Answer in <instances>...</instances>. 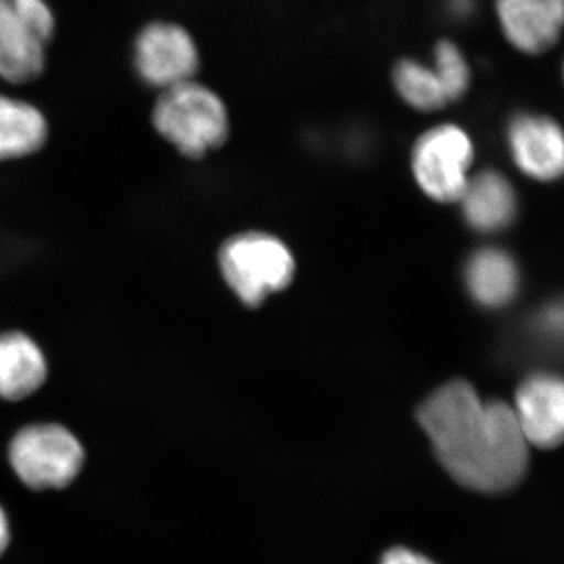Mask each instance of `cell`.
<instances>
[{"label":"cell","mask_w":564,"mask_h":564,"mask_svg":"<svg viewBox=\"0 0 564 564\" xmlns=\"http://www.w3.org/2000/svg\"><path fill=\"white\" fill-rule=\"evenodd\" d=\"M434 73L443 84L448 102L459 101L470 85V68L462 50L452 41L443 40L434 47Z\"/></svg>","instance_id":"cell-16"},{"label":"cell","mask_w":564,"mask_h":564,"mask_svg":"<svg viewBox=\"0 0 564 564\" xmlns=\"http://www.w3.org/2000/svg\"><path fill=\"white\" fill-rule=\"evenodd\" d=\"M392 82L400 98L415 110L434 111L451 104L433 66L430 68L413 58L397 62Z\"/></svg>","instance_id":"cell-15"},{"label":"cell","mask_w":564,"mask_h":564,"mask_svg":"<svg viewBox=\"0 0 564 564\" xmlns=\"http://www.w3.org/2000/svg\"><path fill=\"white\" fill-rule=\"evenodd\" d=\"M47 137L50 126L35 106L0 95V162L35 154Z\"/></svg>","instance_id":"cell-14"},{"label":"cell","mask_w":564,"mask_h":564,"mask_svg":"<svg viewBox=\"0 0 564 564\" xmlns=\"http://www.w3.org/2000/svg\"><path fill=\"white\" fill-rule=\"evenodd\" d=\"M563 82H564V62H563Z\"/></svg>","instance_id":"cell-19"},{"label":"cell","mask_w":564,"mask_h":564,"mask_svg":"<svg viewBox=\"0 0 564 564\" xmlns=\"http://www.w3.org/2000/svg\"><path fill=\"white\" fill-rule=\"evenodd\" d=\"M162 139L188 159H202L228 139V110L220 96L195 80L166 88L152 110Z\"/></svg>","instance_id":"cell-2"},{"label":"cell","mask_w":564,"mask_h":564,"mask_svg":"<svg viewBox=\"0 0 564 564\" xmlns=\"http://www.w3.org/2000/svg\"><path fill=\"white\" fill-rule=\"evenodd\" d=\"M458 203L464 220L481 234L505 231L513 225L519 212L513 184L494 170L470 176Z\"/></svg>","instance_id":"cell-11"},{"label":"cell","mask_w":564,"mask_h":564,"mask_svg":"<svg viewBox=\"0 0 564 564\" xmlns=\"http://www.w3.org/2000/svg\"><path fill=\"white\" fill-rule=\"evenodd\" d=\"M46 355L29 334L0 333V399L20 402L46 383Z\"/></svg>","instance_id":"cell-13"},{"label":"cell","mask_w":564,"mask_h":564,"mask_svg":"<svg viewBox=\"0 0 564 564\" xmlns=\"http://www.w3.org/2000/svg\"><path fill=\"white\" fill-rule=\"evenodd\" d=\"M380 564H436L425 555L410 551V549L397 547L386 552Z\"/></svg>","instance_id":"cell-17"},{"label":"cell","mask_w":564,"mask_h":564,"mask_svg":"<svg viewBox=\"0 0 564 564\" xmlns=\"http://www.w3.org/2000/svg\"><path fill=\"white\" fill-rule=\"evenodd\" d=\"M464 285L470 299L485 310H503L521 291V270L502 248H480L464 265Z\"/></svg>","instance_id":"cell-12"},{"label":"cell","mask_w":564,"mask_h":564,"mask_svg":"<svg viewBox=\"0 0 564 564\" xmlns=\"http://www.w3.org/2000/svg\"><path fill=\"white\" fill-rule=\"evenodd\" d=\"M417 419L437 459L464 488L499 494L524 478L530 445L510 403L484 400L473 384L454 380L422 403Z\"/></svg>","instance_id":"cell-1"},{"label":"cell","mask_w":564,"mask_h":564,"mask_svg":"<svg viewBox=\"0 0 564 564\" xmlns=\"http://www.w3.org/2000/svg\"><path fill=\"white\" fill-rule=\"evenodd\" d=\"M133 65L144 84L163 91L193 80L199 68L198 47L181 25L152 22L135 41Z\"/></svg>","instance_id":"cell-7"},{"label":"cell","mask_w":564,"mask_h":564,"mask_svg":"<svg viewBox=\"0 0 564 564\" xmlns=\"http://www.w3.org/2000/svg\"><path fill=\"white\" fill-rule=\"evenodd\" d=\"M220 269L232 292L248 306H258L291 284L295 261L278 237L245 232L223 245Z\"/></svg>","instance_id":"cell-3"},{"label":"cell","mask_w":564,"mask_h":564,"mask_svg":"<svg viewBox=\"0 0 564 564\" xmlns=\"http://www.w3.org/2000/svg\"><path fill=\"white\" fill-rule=\"evenodd\" d=\"M496 14L505 39L522 54H545L564 33V0H496Z\"/></svg>","instance_id":"cell-10"},{"label":"cell","mask_w":564,"mask_h":564,"mask_svg":"<svg viewBox=\"0 0 564 564\" xmlns=\"http://www.w3.org/2000/svg\"><path fill=\"white\" fill-rule=\"evenodd\" d=\"M511 159L530 180L555 182L564 177V128L551 115H514L507 128Z\"/></svg>","instance_id":"cell-8"},{"label":"cell","mask_w":564,"mask_h":564,"mask_svg":"<svg viewBox=\"0 0 564 564\" xmlns=\"http://www.w3.org/2000/svg\"><path fill=\"white\" fill-rule=\"evenodd\" d=\"M11 469L35 491L63 489L79 477L85 464L80 441L58 423H33L11 440Z\"/></svg>","instance_id":"cell-4"},{"label":"cell","mask_w":564,"mask_h":564,"mask_svg":"<svg viewBox=\"0 0 564 564\" xmlns=\"http://www.w3.org/2000/svg\"><path fill=\"white\" fill-rule=\"evenodd\" d=\"M11 540L10 522L6 511L0 507V555L7 551Z\"/></svg>","instance_id":"cell-18"},{"label":"cell","mask_w":564,"mask_h":564,"mask_svg":"<svg viewBox=\"0 0 564 564\" xmlns=\"http://www.w3.org/2000/svg\"><path fill=\"white\" fill-rule=\"evenodd\" d=\"M530 447L555 448L564 444V377L536 370L519 383L511 403Z\"/></svg>","instance_id":"cell-9"},{"label":"cell","mask_w":564,"mask_h":564,"mask_svg":"<svg viewBox=\"0 0 564 564\" xmlns=\"http://www.w3.org/2000/svg\"><path fill=\"white\" fill-rule=\"evenodd\" d=\"M474 143L463 128L441 124L419 137L413 173L419 187L437 203H458L470 180Z\"/></svg>","instance_id":"cell-6"},{"label":"cell","mask_w":564,"mask_h":564,"mask_svg":"<svg viewBox=\"0 0 564 564\" xmlns=\"http://www.w3.org/2000/svg\"><path fill=\"white\" fill-rule=\"evenodd\" d=\"M54 29L44 0H0V77L11 84L36 79Z\"/></svg>","instance_id":"cell-5"}]
</instances>
